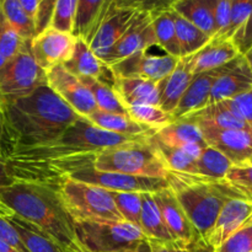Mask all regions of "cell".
<instances>
[{
	"instance_id": "cell-1",
	"label": "cell",
	"mask_w": 252,
	"mask_h": 252,
	"mask_svg": "<svg viewBox=\"0 0 252 252\" xmlns=\"http://www.w3.org/2000/svg\"><path fill=\"white\" fill-rule=\"evenodd\" d=\"M1 157L14 150L53 142L80 116L76 115L48 85L31 95L0 107Z\"/></svg>"
},
{
	"instance_id": "cell-2",
	"label": "cell",
	"mask_w": 252,
	"mask_h": 252,
	"mask_svg": "<svg viewBox=\"0 0 252 252\" xmlns=\"http://www.w3.org/2000/svg\"><path fill=\"white\" fill-rule=\"evenodd\" d=\"M0 216L16 217L54 239L63 248L75 243L74 221L56 186L14 181L0 189Z\"/></svg>"
},
{
	"instance_id": "cell-3",
	"label": "cell",
	"mask_w": 252,
	"mask_h": 252,
	"mask_svg": "<svg viewBox=\"0 0 252 252\" xmlns=\"http://www.w3.org/2000/svg\"><path fill=\"white\" fill-rule=\"evenodd\" d=\"M150 137H125L101 129L85 117H79L57 139L38 147L10 152L2 157L9 175L20 170L44 166L73 158L95 157L118 145L149 139Z\"/></svg>"
},
{
	"instance_id": "cell-4",
	"label": "cell",
	"mask_w": 252,
	"mask_h": 252,
	"mask_svg": "<svg viewBox=\"0 0 252 252\" xmlns=\"http://www.w3.org/2000/svg\"><path fill=\"white\" fill-rule=\"evenodd\" d=\"M166 181L189 220L203 240L213 228L224 204L234 197L243 196L225 180L213 181L196 175L169 171Z\"/></svg>"
},
{
	"instance_id": "cell-5",
	"label": "cell",
	"mask_w": 252,
	"mask_h": 252,
	"mask_svg": "<svg viewBox=\"0 0 252 252\" xmlns=\"http://www.w3.org/2000/svg\"><path fill=\"white\" fill-rule=\"evenodd\" d=\"M150 138L102 150L95 155L93 166L98 171L166 179L169 171L150 144Z\"/></svg>"
},
{
	"instance_id": "cell-6",
	"label": "cell",
	"mask_w": 252,
	"mask_h": 252,
	"mask_svg": "<svg viewBox=\"0 0 252 252\" xmlns=\"http://www.w3.org/2000/svg\"><path fill=\"white\" fill-rule=\"evenodd\" d=\"M56 187L73 221L122 220L107 189L69 177H63Z\"/></svg>"
},
{
	"instance_id": "cell-7",
	"label": "cell",
	"mask_w": 252,
	"mask_h": 252,
	"mask_svg": "<svg viewBox=\"0 0 252 252\" xmlns=\"http://www.w3.org/2000/svg\"><path fill=\"white\" fill-rule=\"evenodd\" d=\"M75 240L88 252L133 250L145 239L139 226L125 220L74 221Z\"/></svg>"
},
{
	"instance_id": "cell-8",
	"label": "cell",
	"mask_w": 252,
	"mask_h": 252,
	"mask_svg": "<svg viewBox=\"0 0 252 252\" xmlns=\"http://www.w3.org/2000/svg\"><path fill=\"white\" fill-rule=\"evenodd\" d=\"M140 10V1L105 0L95 27L86 43L91 51L105 62L115 44L120 41Z\"/></svg>"
},
{
	"instance_id": "cell-9",
	"label": "cell",
	"mask_w": 252,
	"mask_h": 252,
	"mask_svg": "<svg viewBox=\"0 0 252 252\" xmlns=\"http://www.w3.org/2000/svg\"><path fill=\"white\" fill-rule=\"evenodd\" d=\"M44 85L46 71L36 63L30 46L0 69V107L31 95Z\"/></svg>"
},
{
	"instance_id": "cell-10",
	"label": "cell",
	"mask_w": 252,
	"mask_h": 252,
	"mask_svg": "<svg viewBox=\"0 0 252 252\" xmlns=\"http://www.w3.org/2000/svg\"><path fill=\"white\" fill-rule=\"evenodd\" d=\"M179 59L166 54L159 47H153L112 64L111 69L115 78H140L160 83L176 68Z\"/></svg>"
},
{
	"instance_id": "cell-11",
	"label": "cell",
	"mask_w": 252,
	"mask_h": 252,
	"mask_svg": "<svg viewBox=\"0 0 252 252\" xmlns=\"http://www.w3.org/2000/svg\"><path fill=\"white\" fill-rule=\"evenodd\" d=\"M65 177L102 187L107 191L113 192L157 193L167 187L166 179H153V177L132 176V175L118 174V172L98 171L93 165H86Z\"/></svg>"
},
{
	"instance_id": "cell-12",
	"label": "cell",
	"mask_w": 252,
	"mask_h": 252,
	"mask_svg": "<svg viewBox=\"0 0 252 252\" xmlns=\"http://www.w3.org/2000/svg\"><path fill=\"white\" fill-rule=\"evenodd\" d=\"M47 85L80 117L88 118L97 110L89 89L79 78L69 73L63 65H57L46 71Z\"/></svg>"
},
{
	"instance_id": "cell-13",
	"label": "cell",
	"mask_w": 252,
	"mask_h": 252,
	"mask_svg": "<svg viewBox=\"0 0 252 252\" xmlns=\"http://www.w3.org/2000/svg\"><path fill=\"white\" fill-rule=\"evenodd\" d=\"M153 47H158V42L152 25V15L140 5V10L138 11L137 16L134 17L125 34L121 37L120 41L115 44L106 58L105 63L111 66L137 52Z\"/></svg>"
},
{
	"instance_id": "cell-14",
	"label": "cell",
	"mask_w": 252,
	"mask_h": 252,
	"mask_svg": "<svg viewBox=\"0 0 252 252\" xmlns=\"http://www.w3.org/2000/svg\"><path fill=\"white\" fill-rule=\"evenodd\" d=\"M76 38L71 34L48 29L31 41V54L36 63L47 71L62 65L70 58Z\"/></svg>"
},
{
	"instance_id": "cell-15",
	"label": "cell",
	"mask_w": 252,
	"mask_h": 252,
	"mask_svg": "<svg viewBox=\"0 0 252 252\" xmlns=\"http://www.w3.org/2000/svg\"><path fill=\"white\" fill-rule=\"evenodd\" d=\"M153 197L155 203L158 204L162 220L172 240L184 245H189L194 240L201 238L169 186L157 193H153Z\"/></svg>"
},
{
	"instance_id": "cell-16",
	"label": "cell",
	"mask_w": 252,
	"mask_h": 252,
	"mask_svg": "<svg viewBox=\"0 0 252 252\" xmlns=\"http://www.w3.org/2000/svg\"><path fill=\"white\" fill-rule=\"evenodd\" d=\"M201 130L206 144L225 155L234 165L246 164L252 158V132L212 128Z\"/></svg>"
},
{
	"instance_id": "cell-17",
	"label": "cell",
	"mask_w": 252,
	"mask_h": 252,
	"mask_svg": "<svg viewBox=\"0 0 252 252\" xmlns=\"http://www.w3.org/2000/svg\"><path fill=\"white\" fill-rule=\"evenodd\" d=\"M251 217L252 201L244 196L229 199L224 204L221 211L219 212L218 218L204 241H207L214 249L219 248L231 234H234L240 226H243Z\"/></svg>"
},
{
	"instance_id": "cell-18",
	"label": "cell",
	"mask_w": 252,
	"mask_h": 252,
	"mask_svg": "<svg viewBox=\"0 0 252 252\" xmlns=\"http://www.w3.org/2000/svg\"><path fill=\"white\" fill-rule=\"evenodd\" d=\"M252 90V71L244 56L236 57L228 63L224 73L212 88L209 103L231 100Z\"/></svg>"
},
{
	"instance_id": "cell-19",
	"label": "cell",
	"mask_w": 252,
	"mask_h": 252,
	"mask_svg": "<svg viewBox=\"0 0 252 252\" xmlns=\"http://www.w3.org/2000/svg\"><path fill=\"white\" fill-rule=\"evenodd\" d=\"M62 65L79 79H95L111 88L116 81L111 66L101 61L84 39L76 38L70 58Z\"/></svg>"
},
{
	"instance_id": "cell-20",
	"label": "cell",
	"mask_w": 252,
	"mask_h": 252,
	"mask_svg": "<svg viewBox=\"0 0 252 252\" xmlns=\"http://www.w3.org/2000/svg\"><path fill=\"white\" fill-rule=\"evenodd\" d=\"M194 76L192 68V56L182 57L179 59L176 68L169 76L158 83L159 86V106L172 116L179 106L182 96L189 89Z\"/></svg>"
},
{
	"instance_id": "cell-21",
	"label": "cell",
	"mask_w": 252,
	"mask_h": 252,
	"mask_svg": "<svg viewBox=\"0 0 252 252\" xmlns=\"http://www.w3.org/2000/svg\"><path fill=\"white\" fill-rule=\"evenodd\" d=\"M226 65L212 69V70L208 71H203V73L194 74L189 89L186 90L185 95L182 96L177 108L172 113L174 121L180 120V118L185 117V116L189 115L192 112L202 110V108L208 105L212 88H213L217 79L224 73Z\"/></svg>"
},
{
	"instance_id": "cell-22",
	"label": "cell",
	"mask_w": 252,
	"mask_h": 252,
	"mask_svg": "<svg viewBox=\"0 0 252 252\" xmlns=\"http://www.w3.org/2000/svg\"><path fill=\"white\" fill-rule=\"evenodd\" d=\"M180 120L194 123L201 129L212 128V129H240L252 132L251 126L243 118L231 112L224 102L207 105L202 110L189 113Z\"/></svg>"
},
{
	"instance_id": "cell-23",
	"label": "cell",
	"mask_w": 252,
	"mask_h": 252,
	"mask_svg": "<svg viewBox=\"0 0 252 252\" xmlns=\"http://www.w3.org/2000/svg\"><path fill=\"white\" fill-rule=\"evenodd\" d=\"M240 56L233 41L224 37L214 36L204 47L192 54V68L194 74L226 65Z\"/></svg>"
},
{
	"instance_id": "cell-24",
	"label": "cell",
	"mask_w": 252,
	"mask_h": 252,
	"mask_svg": "<svg viewBox=\"0 0 252 252\" xmlns=\"http://www.w3.org/2000/svg\"><path fill=\"white\" fill-rule=\"evenodd\" d=\"M113 90L125 108L134 105H159L158 83L140 78H116Z\"/></svg>"
},
{
	"instance_id": "cell-25",
	"label": "cell",
	"mask_w": 252,
	"mask_h": 252,
	"mask_svg": "<svg viewBox=\"0 0 252 252\" xmlns=\"http://www.w3.org/2000/svg\"><path fill=\"white\" fill-rule=\"evenodd\" d=\"M88 120L101 129L125 137H153L155 134V130L137 123L127 113H110L96 110Z\"/></svg>"
},
{
	"instance_id": "cell-26",
	"label": "cell",
	"mask_w": 252,
	"mask_h": 252,
	"mask_svg": "<svg viewBox=\"0 0 252 252\" xmlns=\"http://www.w3.org/2000/svg\"><path fill=\"white\" fill-rule=\"evenodd\" d=\"M170 7L209 37L216 34L213 0H176L171 1Z\"/></svg>"
},
{
	"instance_id": "cell-27",
	"label": "cell",
	"mask_w": 252,
	"mask_h": 252,
	"mask_svg": "<svg viewBox=\"0 0 252 252\" xmlns=\"http://www.w3.org/2000/svg\"><path fill=\"white\" fill-rule=\"evenodd\" d=\"M170 4L150 12L152 25L153 29H154L155 37H157L158 47L169 56L175 57V58H181V52H180Z\"/></svg>"
},
{
	"instance_id": "cell-28",
	"label": "cell",
	"mask_w": 252,
	"mask_h": 252,
	"mask_svg": "<svg viewBox=\"0 0 252 252\" xmlns=\"http://www.w3.org/2000/svg\"><path fill=\"white\" fill-rule=\"evenodd\" d=\"M154 137L158 140L172 147H182L186 144H199L208 147L204 142L201 128L194 123L185 120H176L166 127L157 130Z\"/></svg>"
},
{
	"instance_id": "cell-29",
	"label": "cell",
	"mask_w": 252,
	"mask_h": 252,
	"mask_svg": "<svg viewBox=\"0 0 252 252\" xmlns=\"http://www.w3.org/2000/svg\"><path fill=\"white\" fill-rule=\"evenodd\" d=\"M139 228L145 239L159 241H174L162 220L153 193H142V212Z\"/></svg>"
},
{
	"instance_id": "cell-30",
	"label": "cell",
	"mask_w": 252,
	"mask_h": 252,
	"mask_svg": "<svg viewBox=\"0 0 252 252\" xmlns=\"http://www.w3.org/2000/svg\"><path fill=\"white\" fill-rule=\"evenodd\" d=\"M6 219L15 226L27 252H65V248L61 244L26 221L16 217H7Z\"/></svg>"
},
{
	"instance_id": "cell-31",
	"label": "cell",
	"mask_w": 252,
	"mask_h": 252,
	"mask_svg": "<svg viewBox=\"0 0 252 252\" xmlns=\"http://www.w3.org/2000/svg\"><path fill=\"white\" fill-rule=\"evenodd\" d=\"M170 10H171L172 19H174L177 41H179L180 52H181V58L182 57L192 56L196 52H198L202 47H204V44L208 43L212 37L204 33L203 31H201L198 27L187 21L186 19L180 16L171 7H170Z\"/></svg>"
},
{
	"instance_id": "cell-32",
	"label": "cell",
	"mask_w": 252,
	"mask_h": 252,
	"mask_svg": "<svg viewBox=\"0 0 252 252\" xmlns=\"http://www.w3.org/2000/svg\"><path fill=\"white\" fill-rule=\"evenodd\" d=\"M150 144L153 145L157 154L159 155L160 160L165 165L167 171L177 172V174L194 175V167H196V160L186 154L185 150L179 147L167 145L158 140L153 135L150 138Z\"/></svg>"
},
{
	"instance_id": "cell-33",
	"label": "cell",
	"mask_w": 252,
	"mask_h": 252,
	"mask_svg": "<svg viewBox=\"0 0 252 252\" xmlns=\"http://www.w3.org/2000/svg\"><path fill=\"white\" fill-rule=\"evenodd\" d=\"M233 166L234 164L225 155L214 148L207 147L196 160L194 175L213 181H224Z\"/></svg>"
},
{
	"instance_id": "cell-34",
	"label": "cell",
	"mask_w": 252,
	"mask_h": 252,
	"mask_svg": "<svg viewBox=\"0 0 252 252\" xmlns=\"http://www.w3.org/2000/svg\"><path fill=\"white\" fill-rule=\"evenodd\" d=\"M105 0H78L75 16H74L73 31L74 38L86 39L95 27L96 20L100 15Z\"/></svg>"
},
{
	"instance_id": "cell-35",
	"label": "cell",
	"mask_w": 252,
	"mask_h": 252,
	"mask_svg": "<svg viewBox=\"0 0 252 252\" xmlns=\"http://www.w3.org/2000/svg\"><path fill=\"white\" fill-rule=\"evenodd\" d=\"M80 80L93 95L97 110L110 113H127V110L111 86L90 78H83Z\"/></svg>"
},
{
	"instance_id": "cell-36",
	"label": "cell",
	"mask_w": 252,
	"mask_h": 252,
	"mask_svg": "<svg viewBox=\"0 0 252 252\" xmlns=\"http://www.w3.org/2000/svg\"><path fill=\"white\" fill-rule=\"evenodd\" d=\"M127 115L139 125L153 130H159L174 122L170 113L165 112L159 105H134L126 108Z\"/></svg>"
},
{
	"instance_id": "cell-37",
	"label": "cell",
	"mask_w": 252,
	"mask_h": 252,
	"mask_svg": "<svg viewBox=\"0 0 252 252\" xmlns=\"http://www.w3.org/2000/svg\"><path fill=\"white\" fill-rule=\"evenodd\" d=\"M0 6L17 34L25 41H32L34 38L33 21L24 11L19 0H2Z\"/></svg>"
},
{
	"instance_id": "cell-38",
	"label": "cell",
	"mask_w": 252,
	"mask_h": 252,
	"mask_svg": "<svg viewBox=\"0 0 252 252\" xmlns=\"http://www.w3.org/2000/svg\"><path fill=\"white\" fill-rule=\"evenodd\" d=\"M31 46V41H25L10 25L0 6V52L5 61H10Z\"/></svg>"
},
{
	"instance_id": "cell-39",
	"label": "cell",
	"mask_w": 252,
	"mask_h": 252,
	"mask_svg": "<svg viewBox=\"0 0 252 252\" xmlns=\"http://www.w3.org/2000/svg\"><path fill=\"white\" fill-rule=\"evenodd\" d=\"M110 192L122 220L139 226L140 212H142V193H138V192Z\"/></svg>"
},
{
	"instance_id": "cell-40",
	"label": "cell",
	"mask_w": 252,
	"mask_h": 252,
	"mask_svg": "<svg viewBox=\"0 0 252 252\" xmlns=\"http://www.w3.org/2000/svg\"><path fill=\"white\" fill-rule=\"evenodd\" d=\"M78 0H56L51 29L71 34Z\"/></svg>"
},
{
	"instance_id": "cell-41",
	"label": "cell",
	"mask_w": 252,
	"mask_h": 252,
	"mask_svg": "<svg viewBox=\"0 0 252 252\" xmlns=\"http://www.w3.org/2000/svg\"><path fill=\"white\" fill-rule=\"evenodd\" d=\"M216 252H252V217L217 248Z\"/></svg>"
},
{
	"instance_id": "cell-42",
	"label": "cell",
	"mask_w": 252,
	"mask_h": 252,
	"mask_svg": "<svg viewBox=\"0 0 252 252\" xmlns=\"http://www.w3.org/2000/svg\"><path fill=\"white\" fill-rule=\"evenodd\" d=\"M225 181L252 201V166L248 164L234 165L225 176Z\"/></svg>"
},
{
	"instance_id": "cell-43",
	"label": "cell",
	"mask_w": 252,
	"mask_h": 252,
	"mask_svg": "<svg viewBox=\"0 0 252 252\" xmlns=\"http://www.w3.org/2000/svg\"><path fill=\"white\" fill-rule=\"evenodd\" d=\"M252 14V0H231L230 21L223 34L218 37L233 38L234 34L240 30V27L248 21Z\"/></svg>"
},
{
	"instance_id": "cell-44",
	"label": "cell",
	"mask_w": 252,
	"mask_h": 252,
	"mask_svg": "<svg viewBox=\"0 0 252 252\" xmlns=\"http://www.w3.org/2000/svg\"><path fill=\"white\" fill-rule=\"evenodd\" d=\"M221 102L225 103V106L231 112L243 118L252 127V90L240 96H236L231 100L221 101Z\"/></svg>"
},
{
	"instance_id": "cell-45",
	"label": "cell",
	"mask_w": 252,
	"mask_h": 252,
	"mask_svg": "<svg viewBox=\"0 0 252 252\" xmlns=\"http://www.w3.org/2000/svg\"><path fill=\"white\" fill-rule=\"evenodd\" d=\"M56 0H39L38 11L33 20L34 25V37L39 36L51 29L52 19H53V11Z\"/></svg>"
},
{
	"instance_id": "cell-46",
	"label": "cell",
	"mask_w": 252,
	"mask_h": 252,
	"mask_svg": "<svg viewBox=\"0 0 252 252\" xmlns=\"http://www.w3.org/2000/svg\"><path fill=\"white\" fill-rule=\"evenodd\" d=\"M230 11L231 0H213V16L214 27H216L214 36H220L226 30L230 21Z\"/></svg>"
},
{
	"instance_id": "cell-47",
	"label": "cell",
	"mask_w": 252,
	"mask_h": 252,
	"mask_svg": "<svg viewBox=\"0 0 252 252\" xmlns=\"http://www.w3.org/2000/svg\"><path fill=\"white\" fill-rule=\"evenodd\" d=\"M0 239L6 244H9L16 251L27 252L21 239H20L19 233L16 231L15 226L12 225L11 221L1 216H0Z\"/></svg>"
},
{
	"instance_id": "cell-48",
	"label": "cell",
	"mask_w": 252,
	"mask_h": 252,
	"mask_svg": "<svg viewBox=\"0 0 252 252\" xmlns=\"http://www.w3.org/2000/svg\"><path fill=\"white\" fill-rule=\"evenodd\" d=\"M233 43L235 44L236 49L241 56L246 53L252 47V14L248 19V21L240 27L238 32L231 38Z\"/></svg>"
},
{
	"instance_id": "cell-49",
	"label": "cell",
	"mask_w": 252,
	"mask_h": 252,
	"mask_svg": "<svg viewBox=\"0 0 252 252\" xmlns=\"http://www.w3.org/2000/svg\"><path fill=\"white\" fill-rule=\"evenodd\" d=\"M150 248L153 252H189L187 245H184L177 241H159L149 240Z\"/></svg>"
},
{
	"instance_id": "cell-50",
	"label": "cell",
	"mask_w": 252,
	"mask_h": 252,
	"mask_svg": "<svg viewBox=\"0 0 252 252\" xmlns=\"http://www.w3.org/2000/svg\"><path fill=\"white\" fill-rule=\"evenodd\" d=\"M19 1L22 9H24V11L26 12L27 16L33 21L37 11H38L39 0H19Z\"/></svg>"
},
{
	"instance_id": "cell-51",
	"label": "cell",
	"mask_w": 252,
	"mask_h": 252,
	"mask_svg": "<svg viewBox=\"0 0 252 252\" xmlns=\"http://www.w3.org/2000/svg\"><path fill=\"white\" fill-rule=\"evenodd\" d=\"M187 249H189V252H216V249L209 245L202 238H198L193 243L187 245Z\"/></svg>"
},
{
	"instance_id": "cell-52",
	"label": "cell",
	"mask_w": 252,
	"mask_h": 252,
	"mask_svg": "<svg viewBox=\"0 0 252 252\" xmlns=\"http://www.w3.org/2000/svg\"><path fill=\"white\" fill-rule=\"evenodd\" d=\"M12 184V180L10 177L9 171H7V166L5 160L0 157V189L4 187L9 186Z\"/></svg>"
},
{
	"instance_id": "cell-53",
	"label": "cell",
	"mask_w": 252,
	"mask_h": 252,
	"mask_svg": "<svg viewBox=\"0 0 252 252\" xmlns=\"http://www.w3.org/2000/svg\"><path fill=\"white\" fill-rule=\"evenodd\" d=\"M134 251L135 252H153L148 239H144L143 241H140V243L137 245V248L134 249Z\"/></svg>"
},
{
	"instance_id": "cell-54",
	"label": "cell",
	"mask_w": 252,
	"mask_h": 252,
	"mask_svg": "<svg viewBox=\"0 0 252 252\" xmlns=\"http://www.w3.org/2000/svg\"><path fill=\"white\" fill-rule=\"evenodd\" d=\"M65 252H88V251H86L85 249L81 248V246L75 241V243H73V244H70L69 246H66Z\"/></svg>"
},
{
	"instance_id": "cell-55",
	"label": "cell",
	"mask_w": 252,
	"mask_h": 252,
	"mask_svg": "<svg viewBox=\"0 0 252 252\" xmlns=\"http://www.w3.org/2000/svg\"><path fill=\"white\" fill-rule=\"evenodd\" d=\"M0 252H19V251H16L14 248H11L9 244H6L5 241H2L1 239H0Z\"/></svg>"
},
{
	"instance_id": "cell-56",
	"label": "cell",
	"mask_w": 252,
	"mask_h": 252,
	"mask_svg": "<svg viewBox=\"0 0 252 252\" xmlns=\"http://www.w3.org/2000/svg\"><path fill=\"white\" fill-rule=\"evenodd\" d=\"M244 58L246 59V62H248L249 66H250L251 71H252V47L250 49H249L248 52H246L245 54H244Z\"/></svg>"
},
{
	"instance_id": "cell-57",
	"label": "cell",
	"mask_w": 252,
	"mask_h": 252,
	"mask_svg": "<svg viewBox=\"0 0 252 252\" xmlns=\"http://www.w3.org/2000/svg\"><path fill=\"white\" fill-rule=\"evenodd\" d=\"M1 134H2V116H1V110H0V140H1Z\"/></svg>"
},
{
	"instance_id": "cell-58",
	"label": "cell",
	"mask_w": 252,
	"mask_h": 252,
	"mask_svg": "<svg viewBox=\"0 0 252 252\" xmlns=\"http://www.w3.org/2000/svg\"><path fill=\"white\" fill-rule=\"evenodd\" d=\"M5 63H6V61H5L4 57H2V54H1V52H0V69L2 68V65H4Z\"/></svg>"
},
{
	"instance_id": "cell-59",
	"label": "cell",
	"mask_w": 252,
	"mask_h": 252,
	"mask_svg": "<svg viewBox=\"0 0 252 252\" xmlns=\"http://www.w3.org/2000/svg\"><path fill=\"white\" fill-rule=\"evenodd\" d=\"M117 252H135L134 249L133 250H122V251H117Z\"/></svg>"
},
{
	"instance_id": "cell-60",
	"label": "cell",
	"mask_w": 252,
	"mask_h": 252,
	"mask_svg": "<svg viewBox=\"0 0 252 252\" xmlns=\"http://www.w3.org/2000/svg\"><path fill=\"white\" fill-rule=\"evenodd\" d=\"M246 164H248V165H251V166H252V158H251V159H250V160H249V161H248V162H246Z\"/></svg>"
},
{
	"instance_id": "cell-61",
	"label": "cell",
	"mask_w": 252,
	"mask_h": 252,
	"mask_svg": "<svg viewBox=\"0 0 252 252\" xmlns=\"http://www.w3.org/2000/svg\"><path fill=\"white\" fill-rule=\"evenodd\" d=\"M0 157H1V148H0ZM2 158V157H1Z\"/></svg>"
}]
</instances>
